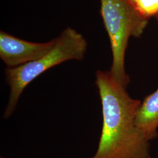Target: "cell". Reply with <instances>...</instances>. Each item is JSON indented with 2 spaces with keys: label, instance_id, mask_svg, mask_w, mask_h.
I'll use <instances>...</instances> for the list:
<instances>
[{
  "label": "cell",
  "instance_id": "cell-8",
  "mask_svg": "<svg viewBox=\"0 0 158 158\" xmlns=\"http://www.w3.org/2000/svg\"><path fill=\"white\" fill-rule=\"evenodd\" d=\"M3 158V157H2V156H1V158Z\"/></svg>",
  "mask_w": 158,
  "mask_h": 158
},
{
  "label": "cell",
  "instance_id": "cell-2",
  "mask_svg": "<svg viewBox=\"0 0 158 158\" xmlns=\"http://www.w3.org/2000/svg\"><path fill=\"white\" fill-rule=\"evenodd\" d=\"M55 39L52 48L38 60L17 68H6V81L10 91L4 118H8L11 115L25 89L40 74L66 61L84 59L87 49V42L76 30L68 27Z\"/></svg>",
  "mask_w": 158,
  "mask_h": 158
},
{
  "label": "cell",
  "instance_id": "cell-1",
  "mask_svg": "<svg viewBox=\"0 0 158 158\" xmlns=\"http://www.w3.org/2000/svg\"><path fill=\"white\" fill-rule=\"evenodd\" d=\"M95 82L102 102V127L90 158H151V141L135 124L141 102L131 97L110 71L97 70Z\"/></svg>",
  "mask_w": 158,
  "mask_h": 158
},
{
  "label": "cell",
  "instance_id": "cell-3",
  "mask_svg": "<svg viewBox=\"0 0 158 158\" xmlns=\"http://www.w3.org/2000/svg\"><path fill=\"white\" fill-rule=\"evenodd\" d=\"M101 14L107 31L113 53L110 73L125 88L130 77L125 72V55L130 36L141 34L147 23L130 0H100Z\"/></svg>",
  "mask_w": 158,
  "mask_h": 158
},
{
  "label": "cell",
  "instance_id": "cell-7",
  "mask_svg": "<svg viewBox=\"0 0 158 158\" xmlns=\"http://www.w3.org/2000/svg\"><path fill=\"white\" fill-rule=\"evenodd\" d=\"M130 1L131 2H132V4H134H134H135V2L136 0H130Z\"/></svg>",
  "mask_w": 158,
  "mask_h": 158
},
{
  "label": "cell",
  "instance_id": "cell-5",
  "mask_svg": "<svg viewBox=\"0 0 158 158\" xmlns=\"http://www.w3.org/2000/svg\"><path fill=\"white\" fill-rule=\"evenodd\" d=\"M135 125L151 141L158 136V88L147 96L136 113Z\"/></svg>",
  "mask_w": 158,
  "mask_h": 158
},
{
  "label": "cell",
  "instance_id": "cell-4",
  "mask_svg": "<svg viewBox=\"0 0 158 158\" xmlns=\"http://www.w3.org/2000/svg\"><path fill=\"white\" fill-rule=\"evenodd\" d=\"M55 42V38L43 43L29 42L1 31L0 58L7 68H17L44 56Z\"/></svg>",
  "mask_w": 158,
  "mask_h": 158
},
{
  "label": "cell",
  "instance_id": "cell-6",
  "mask_svg": "<svg viewBox=\"0 0 158 158\" xmlns=\"http://www.w3.org/2000/svg\"><path fill=\"white\" fill-rule=\"evenodd\" d=\"M134 6L143 16L152 15L158 12V0H136Z\"/></svg>",
  "mask_w": 158,
  "mask_h": 158
}]
</instances>
